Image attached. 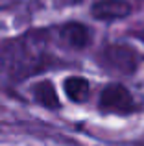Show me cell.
<instances>
[{"label":"cell","mask_w":144,"mask_h":146,"mask_svg":"<svg viewBox=\"0 0 144 146\" xmlns=\"http://www.w3.org/2000/svg\"><path fill=\"white\" fill-rule=\"evenodd\" d=\"M131 4L126 0H98L92 6V17L98 21H118L131 13Z\"/></svg>","instance_id":"4"},{"label":"cell","mask_w":144,"mask_h":146,"mask_svg":"<svg viewBox=\"0 0 144 146\" xmlns=\"http://www.w3.org/2000/svg\"><path fill=\"white\" fill-rule=\"evenodd\" d=\"M63 89H65V94L69 96V100L76 104H83L87 102L90 93V87L89 82L85 78H79V76H70L63 82Z\"/></svg>","instance_id":"6"},{"label":"cell","mask_w":144,"mask_h":146,"mask_svg":"<svg viewBox=\"0 0 144 146\" xmlns=\"http://www.w3.org/2000/svg\"><path fill=\"white\" fill-rule=\"evenodd\" d=\"M100 109L105 113L129 115L139 109V104L135 102L127 87L120 83H111V85H105L100 94Z\"/></svg>","instance_id":"2"},{"label":"cell","mask_w":144,"mask_h":146,"mask_svg":"<svg viewBox=\"0 0 144 146\" xmlns=\"http://www.w3.org/2000/svg\"><path fill=\"white\" fill-rule=\"evenodd\" d=\"M46 56L35 46V43H26V41L9 43V46H6L0 54V67L11 72V76L15 78H24L46 67Z\"/></svg>","instance_id":"1"},{"label":"cell","mask_w":144,"mask_h":146,"mask_svg":"<svg viewBox=\"0 0 144 146\" xmlns=\"http://www.w3.org/2000/svg\"><path fill=\"white\" fill-rule=\"evenodd\" d=\"M33 98L41 104L46 109H59L61 104H59V96L55 93L54 83L50 82H39L33 87Z\"/></svg>","instance_id":"7"},{"label":"cell","mask_w":144,"mask_h":146,"mask_svg":"<svg viewBox=\"0 0 144 146\" xmlns=\"http://www.w3.org/2000/svg\"><path fill=\"white\" fill-rule=\"evenodd\" d=\"M102 61L109 70L122 72V74H133L141 63V56L137 54L135 48L127 46V44H109L104 50Z\"/></svg>","instance_id":"3"},{"label":"cell","mask_w":144,"mask_h":146,"mask_svg":"<svg viewBox=\"0 0 144 146\" xmlns=\"http://www.w3.org/2000/svg\"><path fill=\"white\" fill-rule=\"evenodd\" d=\"M59 37L65 41V44H69L74 50H81L85 46H89L90 43V32L85 24L79 22H69L63 24L59 28Z\"/></svg>","instance_id":"5"}]
</instances>
